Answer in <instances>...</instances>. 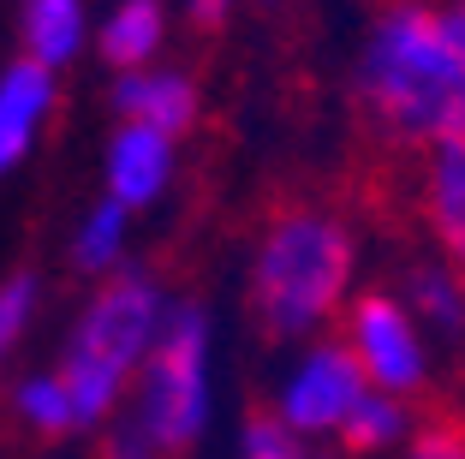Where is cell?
<instances>
[{
    "instance_id": "5bb4252c",
    "label": "cell",
    "mask_w": 465,
    "mask_h": 459,
    "mask_svg": "<svg viewBox=\"0 0 465 459\" xmlns=\"http://www.w3.org/2000/svg\"><path fill=\"white\" fill-rule=\"evenodd\" d=\"M406 435V400H394V394L370 388L364 400L352 405V418L341 424V442L352 447V454H376V447L400 442Z\"/></svg>"
},
{
    "instance_id": "4fadbf2b",
    "label": "cell",
    "mask_w": 465,
    "mask_h": 459,
    "mask_svg": "<svg viewBox=\"0 0 465 459\" xmlns=\"http://www.w3.org/2000/svg\"><path fill=\"white\" fill-rule=\"evenodd\" d=\"M406 298L411 311H424L436 328L460 334L465 328V274L460 269H441V263H424V269L406 274Z\"/></svg>"
},
{
    "instance_id": "ba28073f",
    "label": "cell",
    "mask_w": 465,
    "mask_h": 459,
    "mask_svg": "<svg viewBox=\"0 0 465 459\" xmlns=\"http://www.w3.org/2000/svg\"><path fill=\"white\" fill-rule=\"evenodd\" d=\"M167 174H173V137L125 120L108 144V197L120 209H143L167 191Z\"/></svg>"
},
{
    "instance_id": "e0dca14e",
    "label": "cell",
    "mask_w": 465,
    "mask_h": 459,
    "mask_svg": "<svg viewBox=\"0 0 465 459\" xmlns=\"http://www.w3.org/2000/svg\"><path fill=\"white\" fill-rule=\"evenodd\" d=\"M245 459H304V442L281 412H257L245 424Z\"/></svg>"
},
{
    "instance_id": "8fae6325",
    "label": "cell",
    "mask_w": 465,
    "mask_h": 459,
    "mask_svg": "<svg viewBox=\"0 0 465 459\" xmlns=\"http://www.w3.org/2000/svg\"><path fill=\"white\" fill-rule=\"evenodd\" d=\"M162 36H167V6H162V0H120V6L102 18L96 48H102L108 66L143 72V66H150V55L162 48Z\"/></svg>"
},
{
    "instance_id": "2e32d148",
    "label": "cell",
    "mask_w": 465,
    "mask_h": 459,
    "mask_svg": "<svg viewBox=\"0 0 465 459\" xmlns=\"http://www.w3.org/2000/svg\"><path fill=\"white\" fill-rule=\"evenodd\" d=\"M120 251H125V209L108 197L84 215L78 239H72V263H78V269H114Z\"/></svg>"
},
{
    "instance_id": "5b68a950",
    "label": "cell",
    "mask_w": 465,
    "mask_h": 459,
    "mask_svg": "<svg viewBox=\"0 0 465 459\" xmlns=\"http://www.w3.org/2000/svg\"><path fill=\"white\" fill-rule=\"evenodd\" d=\"M346 346H352L358 370L370 376V388L394 394V400L418 394L424 376H430L418 323H411V311L400 304L394 293H364V298H358L352 316H346Z\"/></svg>"
},
{
    "instance_id": "7c38bea8",
    "label": "cell",
    "mask_w": 465,
    "mask_h": 459,
    "mask_svg": "<svg viewBox=\"0 0 465 459\" xmlns=\"http://www.w3.org/2000/svg\"><path fill=\"white\" fill-rule=\"evenodd\" d=\"M18 36H25V60L36 66H66L84 48V0H25V18H18Z\"/></svg>"
},
{
    "instance_id": "9c48e42d",
    "label": "cell",
    "mask_w": 465,
    "mask_h": 459,
    "mask_svg": "<svg viewBox=\"0 0 465 459\" xmlns=\"http://www.w3.org/2000/svg\"><path fill=\"white\" fill-rule=\"evenodd\" d=\"M54 108V72L36 60H13L0 72V174H13L18 155L30 149L36 125Z\"/></svg>"
},
{
    "instance_id": "9a60e30c",
    "label": "cell",
    "mask_w": 465,
    "mask_h": 459,
    "mask_svg": "<svg viewBox=\"0 0 465 459\" xmlns=\"http://www.w3.org/2000/svg\"><path fill=\"white\" fill-rule=\"evenodd\" d=\"M18 418L30 424V430H42V435H66V430H78V405H72V394H66V382H60V370L54 376H30V382H18Z\"/></svg>"
},
{
    "instance_id": "3957f363",
    "label": "cell",
    "mask_w": 465,
    "mask_h": 459,
    "mask_svg": "<svg viewBox=\"0 0 465 459\" xmlns=\"http://www.w3.org/2000/svg\"><path fill=\"white\" fill-rule=\"evenodd\" d=\"M352 233L329 209H281L251 257V311L274 340L311 334L346 304Z\"/></svg>"
},
{
    "instance_id": "ffe728a7",
    "label": "cell",
    "mask_w": 465,
    "mask_h": 459,
    "mask_svg": "<svg viewBox=\"0 0 465 459\" xmlns=\"http://www.w3.org/2000/svg\"><path fill=\"white\" fill-rule=\"evenodd\" d=\"M185 6H192V18H197V25H203V30H215L221 18L232 13V0H185Z\"/></svg>"
},
{
    "instance_id": "6da1fadb",
    "label": "cell",
    "mask_w": 465,
    "mask_h": 459,
    "mask_svg": "<svg viewBox=\"0 0 465 459\" xmlns=\"http://www.w3.org/2000/svg\"><path fill=\"white\" fill-rule=\"evenodd\" d=\"M358 108L388 144L430 149L465 125V0L406 6L394 0L358 55Z\"/></svg>"
},
{
    "instance_id": "8992f818",
    "label": "cell",
    "mask_w": 465,
    "mask_h": 459,
    "mask_svg": "<svg viewBox=\"0 0 465 459\" xmlns=\"http://www.w3.org/2000/svg\"><path fill=\"white\" fill-rule=\"evenodd\" d=\"M364 394L370 376L358 370L352 346H311L281 388V418L299 435H341V424L352 418V405Z\"/></svg>"
},
{
    "instance_id": "ac0fdd59",
    "label": "cell",
    "mask_w": 465,
    "mask_h": 459,
    "mask_svg": "<svg viewBox=\"0 0 465 459\" xmlns=\"http://www.w3.org/2000/svg\"><path fill=\"white\" fill-rule=\"evenodd\" d=\"M30 311H36V281H30V274H13V281L0 286V358L18 346Z\"/></svg>"
},
{
    "instance_id": "277c9868",
    "label": "cell",
    "mask_w": 465,
    "mask_h": 459,
    "mask_svg": "<svg viewBox=\"0 0 465 459\" xmlns=\"http://www.w3.org/2000/svg\"><path fill=\"white\" fill-rule=\"evenodd\" d=\"M167 311L173 304L150 274H114L90 298V311L78 316L66 352H60V382L78 405V424H108L125 405V382L143 370Z\"/></svg>"
},
{
    "instance_id": "44dd1931",
    "label": "cell",
    "mask_w": 465,
    "mask_h": 459,
    "mask_svg": "<svg viewBox=\"0 0 465 459\" xmlns=\"http://www.w3.org/2000/svg\"><path fill=\"white\" fill-rule=\"evenodd\" d=\"M406 6H441V0H406Z\"/></svg>"
},
{
    "instance_id": "30bf717a",
    "label": "cell",
    "mask_w": 465,
    "mask_h": 459,
    "mask_svg": "<svg viewBox=\"0 0 465 459\" xmlns=\"http://www.w3.org/2000/svg\"><path fill=\"white\" fill-rule=\"evenodd\" d=\"M114 108L137 125H155V132L179 137L185 125L197 120V84L185 72H120L114 84Z\"/></svg>"
},
{
    "instance_id": "52a82bcc",
    "label": "cell",
    "mask_w": 465,
    "mask_h": 459,
    "mask_svg": "<svg viewBox=\"0 0 465 459\" xmlns=\"http://www.w3.org/2000/svg\"><path fill=\"white\" fill-rule=\"evenodd\" d=\"M424 221L436 233V244L448 251V263L465 274V125L424 149Z\"/></svg>"
},
{
    "instance_id": "d6986e66",
    "label": "cell",
    "mask_w": 465,
    "mask_h": 459,
    "mask_svg": "<svg viewBox=\"0 0 465 459\" xmlns=\"http://www.w3.org/2000/svg\"><path fill=\"white\" fill-rule=\"evenodd\" d=\"M411 459H465V424L460 418H430L411 435Z\"/></svg>"
},
{
    "instance_id": "7a4b0ae2",
    "label": "cell",
    "mask_w": 465,
    "mask_h": 459,
    "mask_svg": "<svg viewBox=\"0 0 465 459\" xmlns=\"http://www.w3.org/2000/svg\"><path fill=\"white\" fill-rule=\"evenodd\" d=\"M209 424V316L173 304L137 370V394L108 418L102 459H179Z\"/></svg>"
}]
</instances>
